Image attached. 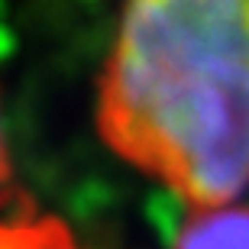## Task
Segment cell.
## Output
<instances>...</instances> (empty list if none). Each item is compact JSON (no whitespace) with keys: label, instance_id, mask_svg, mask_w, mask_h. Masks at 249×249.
<instances>
[{"label":"cell","instance_id":"1","mask_svg":"<svg viewBox=\"0 0 249 249\" xmlns=\"http://www.w3.org/2000/svg\"><path fill=\"white\" fill-rule=\"evenodd\" d=\"M104 142L191 211L249 194V0H126L101 74Z\"/></svg>","mask_w":249,"mask_h":249},{"label":"cell","instance_id":"2","mask_svg":"<svg viewBox=\"0 0 249 249\" xmlns=\"http://www.w3.org/2000/svg\"><path fill=\"white\" fill-rule=\"evenodd\" d=\"M172 249H249V194L220 207L191 211Z\"/></svg>","mask_w":249,"mask_h":249},{"label":"cell","instance_id":"3","mask_svg":"<svg viewBox=\"0 0 249 249\" xmlns=\"http://www.w3.org/2000/svg\"><path fill=\"white\" fill-rule=\"evenodd\" d=\"M0 249H74L55 220H0Z\"/></svg>","mask_w":249,"mask_h":249},{"label":"cell","instance_id":"4","mask_svg":"<svg viewBox=\"0 0 249 249\" xmlns=\"http://www.w3.org/2000/svg\"><path fill=\"white\" fill-rule=\"evenodd\" d=\"M10 191H13V168H10L7 139H3V126H0V207L10 201Z\"/></svg>","mask_w":249,"mask_h":249}]
</instances>
